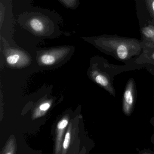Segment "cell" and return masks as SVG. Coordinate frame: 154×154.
Here are the masks:
<instances>
[{
	"instance_id": "obj_1",
	"label": "cell",
	"mask_w": 154,
	"mask_h": 154,
	"mask_svg": "<svg viewBox=\"0 0 154 154\" xmlns=\"http://www.w3.org/2000/svg\"><path fill=\"white\" fill-rule=\"evenodd\" d=\"M82 38L101 52L126 64L131 63L142 52L141 40L133 38L103 35Z\"/></svg>"
},
{
	"instance_id": "obj_2",
	"label": "cell",
	"mask_w": 154,
	"mask_h": 154,
	"mask_svg": "<svg viewBox=\"0 0 154 154\" xmlns=\"http://www.w3.org/2000/svg\"><path fill=\"white\" fill-rule=\"evenodd\" d=\"M18 23L34 35L53 38L61 34L58 21L44 10L27 11L20 15Z\"/></svg>"
},
{
	"instance_id": "obj_3",
	"label": "cell",
	"mask_w": 154,
	"mask_h": 154,
	"mask_svg": "<svg viewBox=\"0 0 154 154\" xmlns=\"http://www.w3.org/2000/svg\"><path fill=\"white\" fill-rule=\"evenodd\" d=\"M139 27L154 25V0H134Z\"/></svg>"
},
{
	"instance_id": "obj_4",
	"label": "cell",
	"mask_w": 154,
	"mask_h": 154,
	"mask_svg": "<svg viewBox=\"0 0 154 154\" xmlns=\"http://www.w3.org/2000/svg\"><path fill=\"white\" fill-rule=\"evenodd\" d=\"M137 97L136 83L133 78H130L126 84L122 99V109L124 115L129 117L132 114Z\"/></svg>"
},
{
	"instance_id": "obj_5",
	"label": "cell",
	"mask_w": 154,
	"mask_h": 154,
	"mask_svg": "<svg viewBox=\"0 0 154 154\" xmlns=\"http://www.w3.org/2000/svg\"><path fill=\"white\" fill-rule=\"evenodd\" d=\"M139 27L142 48L154 49V25L146 24Z\"/></svg>"
},
{
	"instance_id": "obj_6",
	"label": "cell",
	"mask_w": 154,
	"mask_h": 154,
	"mask_svg": "<svg viewBox=\"0 0 154 154\" xmlns=\"http://www.w3.org/2000/svg\"><path fill=\"white\" fill-rule=\"evenodd\" d=\"M132 62L136 64L154 66V49L142 48L141 54L136 57Z\"/></svg>"
},
{
	"instance_id": "obj_7",
	"label": "cell",
	"mask_w": 154,
	"mask_h": 154,
	"mask_svg": "<svg viewBox=\"0 0 154 154\" xmlns=\"http://www.w3.org/2000/svg\"><path fill=\"white\" fill-rule=\"evenodd\" d=\"M54 48L50 52L44 53L40 56V61L46 65H51L56 62V56L54 55Z\"/></svg>"
},
{
	"instance_id": "obj_8",
	"label": "cell",
	"mask_w": 154,
	"mask_h": 154,
	"mask_svg": "<svg viewBox=\"0 0 154 154\" xmlns=\"http://www.w3.org/2000/svg\"><path fill=\"white\" fill-rule=\"evenodd\" d=\"M67 8L75 10L80 5V0H58Z\"/></svg>"
},
{
	"instance_id": "obj_9",
	"label": "cell",
	"mask_w": 154,
	"mask_h": 154,
	"mask_svg": "<svg viewBox=\"0 0 154 154\" xmlns=\"http://www.w3.org/2000/svg\"><path fill=\"white\" fill-rule=\"evenodd\" d=\"M20 56L17 54H12L8 56L7 58V62L10 65L17 63L20 59Z\"/></svg>"
},
{
	"instance_id": "obj_10",
	"label": "cell",
	"mask_w": 154,
	"mask_h": 154,
	"mask_svg": "<svg viewBox=\"0 0 154 154\" xmlns=\"http://www.w3.org/2000/svg\"><path fill=\"white\" fill-rule=\"evenodd\" d=\"M70 139H71L70 133L69 132H67L66 134L63 144V148L64 149H66L69 146Z\"/></svg>"
},
{
	"instance_id": "obj_11",
	"label": "cell",
	"mask_w": 154,
	"mask_h": 154,
	"mask_svg": "<svg viewBox=\"0 0 154 154\" xmlns=\"http://www.w3.org/2000/svg\"><path fill=\"white\" fill-rule=\"evenodd\" d=\"M68 123V121L67 120L63 119L61 121L57 124V128L59 130L64 128L66 127Z\"/></svg>"
},
{
	"instance_id": "obj_12",
	"label": "cell",
	"mask_w": 154,
	"mask_h": 154,
	"mask_svg": "<svg viewBox=\"0 0 154 154\" xmlns=\"http://www.w3.org/2000/svg\"><path fill=\"white\" fill-rule=\"evenodd\" d=\"M50 107V104L49 103H46L41 104L39 107V109L41 111H46L49 109Z\"/></svg>"
},
{
	"instance_id": "obj_13",
	"label": "cell",
	"mask_w": 154,
	"mask_h": 154,
	"mask_svg": "<svg viewBox=\"0 0 154 154\" xmlns=\"http://www.w3.org/2000/svg\"><path fill=\"white\" fill-rule=\"evenodd\" d=\"M146 68L148 72H149L150 74L154 75V66L148 65L146 66Z\"/></svg>"
},
{
	"instance_id": "obj_14",
	"label": "cell",
	"mask_w": 154,
	"mask_h": 154,
	"mask_svg": "<svg viewBox=\"0 0 154 154\" xmlns=\"http://www.w3.org/2000/svg\"><path fill=\"white\" fill-rule=\"evenodd\" d=\"M149 122L151 123V125L154 127V116L150 119Z\"/></svg>"
}]
</instances>
